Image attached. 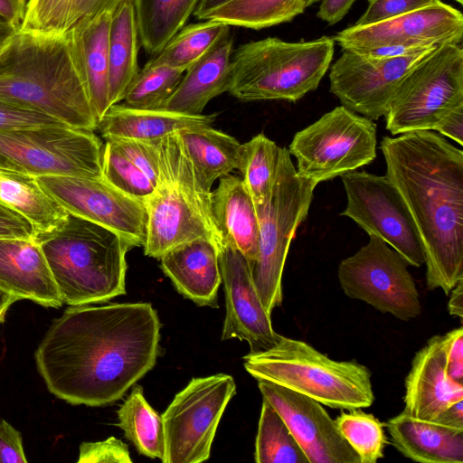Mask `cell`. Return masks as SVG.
Returning <instances> with one entry per match:
<instances>
[{
	"instance_id": "54",
	"label": "cell",
	"mask_w": 463,
	"mask_h": 463,
	"mask_svg": "<svg viewBox=\"0 0 463 463\" xmlns=\"http://www.w3.org/2000/svg\"><path fill=\"white\" fill-rule=\"evenodd\" d=\"M448 310L451 316L463 317V279L450 290Z\"/></svg>"
},
{
	"instance_id": "4",
	"label": "cell",
	"mask_w": 463,
	"mask_h": 463,
	"mask_svg": "<svg viewBox=\"0 0 463 463\" xmlns=\"http://www.w3.org/2000/svg\"><path fill=\"white\" fill-rule=\"evenodd\" d=\"M36 240L63 303L90 305L126 293V254L133 247L117 232L69 213L61 229Z\"/></svg>"
},
{
	"instance_id": "45",
	"label": "cell",
	"mask_w": 463,
	"mask_h": 463,
	"mask_svg": "<svg viewBox=\"0 0 463 463\" xmlns=\"http://www.w3.org/2000/svg\"><path fill=\"white\" fill-rule=\"evenodd\" d=\"M364 14L356 25H365L384 21L431 5L437 0H367Z\"/></svg>"
},
{
	"instance_id": "55",
	"label": "cell",
	"mask_w": 463,
	"mask_h": 463,
	"mask_svg": "<svg viewBox=\"0 0 463 463\" xmlns=\"http://www.w3.org/2000/svg\"><path fill=\"white\" fill-rule=\"evenodd\" d=\"M231 0H200L193 14L201 20L203 14Z\"/></svg>"
},
{
	"instance_id": "48",
	"label": "cell",
	"mask_w": 463,
	"mask_h": 463,
	"mask_svg": "<svg viewBox=\"0 0 463 463\" xmlns=\"http://www.w3.org/2000/svg\"><path fill=\"white\" fill-rule=\"evenodd\" d=\"M447 373L449 376L463 383V328L459 326L444 335Z\"/></svg>"
},
{
	"instance_id": "19",
	"label": "cell",
	"mask_w": 463,
	"mask_h": 463,
	"mask_svg": "<svg viewBox=\"0 0 463 463\" xmlns=\"http://www.w3.org/2000/svg\"><path fill=\"white\" fill-rule=\"evenodd\" d=\"M146 222L144 252L160 259L180 244L207 238L219 240L204 218L177 188L160 180L146 202Z\"/></svg>"
},
{
	"instance_id": "20",
	"label": "cell",
	"mask_w": 463,
	"mask_h": 463,
	"mask_svg": "<svg viewBox=\"0 0 463 463\" xmlns=\"http://www.w3.org/2000/svg\"><path fill=\"white\" fill-rule=\"evenodd\" d=\"M404 410L409 416L433 421L452 404L463 400V383L447 373L443 335H434L414 355L405 379Z\"/></svg>"
},
{
	"instance_id": "25",
	"label": "cell",
	"mask_w": 463,
	"mask_h": 463,
	"mask_svg": "<svg viewBox=\"0 0 463 463\" xmlns=\"http://www.w3.org/2000/svg\"><path fill=\"white\" fill-rule=\"evenodd\" d=\"M111 11L80 22L67 32L98 123L110 107L109 98V41Z\"/></svg>"
},
{
	"instance_id": "56",
	"label": "cell",
	"mask_w": 463,
	"mask_h": 463,
	"mask_svg": "<svg viewBox=\"0 0 463 463\" xmlns=\"http://www.w3.org/2000/svg\"><path fill=\"white\" fill-rule=\"evenodd\" d=\"M17 29L0 15V48L14 35Z\"/></svg>"
},
{
	"instance_id": "9",
	"label": "cell",
	"mask_w": 463,
	"mask_h": 463,
	"mask_svg": "<svg viewBox=\"0 0 463 463\" xmlns=\"http://www.w3.org/2000/svg\"><path fill=\"white\" fill-rule=\"evenodd\" d=\"M376 133L373 119L341 105L298 131L288 150L297 173L318 184L372 163Z\"/></svg>"
},
{
	"instance_id": "8",
	"label": "cell",
	"mask_w": 463,
	"mask_h": 463,
	"mask_svg": "<svg viewBox=\"0 0 463 463\" xmlns=\"http://www.w3.org/2000/svg\"><path fill=\"white\" fill-rule=\"evenodd\" d=\"M459 107H463V49L461 44H442L401 81L384 115L386 129L393 136L434 130L446 114Z\"/></svg>"
},
{
	"instance_id": "23",
	"label": "cell",
	"mask_w": 463,
	"mask_h": 463,
	"mask_svg": "<svg viewBox=\"0 0 463 463\" xmlns=\"http://www.w3.org/2000/svg\"><path fill=\"white\" fill-rule=\"evenodd\" d=\"M211 213L220 242L228 241L249 264L253 263L259 254L260 222L256 205L241 175L229 174L220 178L212 192Z\"/></svg>"
},
{
	"instance_id": "59",
	"label": "cell",
	"mask_w": 463,
	"mask_h": 463,
	"mask_svg": "<svg viewBox=\"0 0 463 463\" xmlns=\"http://www.w3.org/2000/svg\"><path fill=\"white\" fill-rule=\"evenodd\" d=\"M454 1H456L457 3H458V4H460V5H462V4H463V0H454Z\"/></svg>"
},
{
	"instance_id": "57",
	"label": "cell",
	"mask_w": 463,
	"mask_h": 463,
	"mask_svg": "<svg viewBox=\"0 0 463 463\" xmlns=\"http://www.w3.org/2000/svg\"><path fill=\"white\" fill-rule=\"evenodd\" d=\"M19 298L0 289V324L4 322L8 308Z\"/></svg>"
},
{
	"instance_id": "26",
	"label": "cell",
	"mask_w": 463,
	"mask_h": 463,
	"mask_svg": "<svg viewBox=\"0 0 463 463\" xmlns=\"http://www.w3.org/2000/svg\"><path fill=\"white\" fill-rule=\"evenodd\" d=\"M392 442L404 457L420 463H462L463 430L409 416L403 411L389 419Z\"/></svg>"
},
{
	"instance_id": "42",
	"label": "cell",
	"mask_w": 463,
	"mask_h": 463,
	"mask_svg": "<svg viewBox=\"0 0 463 463\" xmlns=\"http://www.w3.org/2000/svg\"><path fill=\"white\" fill-rule=\"evenodd\" d=\"M116 147L134 163L153 183L160 180L158 143L133 139H109Z\"/></svg>"
},
{
	"instance_id": "29",
	"label": "cell",
	"mask_w": 463,
	"mask_h": 463,
	"mask_svg": "<svg viewBox=\"0 0 463 463\" xmlns=\"http://www.w3.org/2000/svg\"><path fill=\"white\" fill-rule=\"evenodd\" d=\"M138 31L133 0L120 4L112 13L109 41V98L110 106L124 99L139 72Z\"/></svg>"
},
{
	"instance_id": "27",
	"label": "cell",
	"mask_w": 463,
	"mask_h": 463,
	"mask_svg": "<svg viewBox=\"0 0 463 463\" xmlns=\"http://www.w3.org/2000/svg\"><path fill=\"white\" fill-rule=\"evenodd\" d=\"M233 38H224L187 69L161 109L187 115L203 114L213 98L228 91Z\"/></svg>"
},
{
	"instance_id": "44",
	"label": "cell",
	"mask_w": 463,
	"mask_h": 463,
	"mask_svg": "<svg viewBox=\"0 0 463 463\" xmlns=\"http://www.w3.org/2000/svg\"><path fill=\"white\" fill-rule=\"evenodd\" d=\"M78 463H132L127 444L109 437L105 440L82 442Z\"/></svg>"
},
{
	"instance_id": "1",
	"label": "cell",
	"mask_w": 463,
	"mask_h": 463,
	"mask_svg": "<svg viewBox=\"0 0 463 463\" xmlns=\"http://www.w3.org/2000/svg\"><path fill=\"white\" fill-rule=\"evenodd\" d=\"M160 328L149 303L71 306L39 344L36 366L61 400L108 405L155 366Z\"/></svg>"
},
{
	"instance_id": "28",
	"label": "cell",
	"mask_w": 463,
	"mask_h": 463,
	"mask_svg": "<svg viewBox=\"0 0 463 463\" xmlns=\"http://www.w3.org/2000/svg\"><path fill=\"white\" fill-rule=\"evenodd\" d=\"M0 203L24 217L34 239L62 227L69 213L39 184L37 177L0 167Z\"/></svg>"
},
{
	"instance_id": "11",
	"label": "cell",
	"mask_w": 463,
	"mask_h": 463,
	"mask_svg": "<svg viewBox=\"0 0 463 463\" xmlns=\"http://www.w3.org/2000/svg\"><path fill=\"white\" fill-rule=\"evenodd\" d=\"M236 393L234 379L225 373L193 378L162 414L163 463H200L211 455L221 418Z\"/></svg>"
},
{
	"instance_id": "2",
	"label": "cell",
	"mask_w": 463,
	"mask_h": 463,
	"mask_svg": "<svg viewBox=\"0 0 463 463\" xmlns=\"http://www.w3.org/2000/svg\"><path fill=\"white\" fill-rule=\"evenodd\" d=\"M380 149L419 233L426 286L449 296L463 279V151L432 130L384 137Z\"/></svg>"
},
{
	"instance_id": "3",
	"label": "cell",
	"mask_w": 463,
	"mask_h": 463,
	"mask_svg": "<svg viewBox=\"0 0 463 463\" xmlns=\"http://www.w3.org/2000/svg\"><path fill=\"white\" fill-rule=\"evenodd\" d=\"M0 99L95 131L91 108L69 33L17 30L0 48Z\"/></svg>"
},
{
	"instance_id": "46",
	"label": "cell",
	"mask_w": 463,
	"mask_h": 463,
	"mask_svg": "<svg viewBox=\"0 0 463 463\" xmlns=\"http://www.w3.org/2000/svg\"><path fill=\"white\" fill-rule=\"evenodd\" d=\"M20 431L0 418V463H26Z\"/></svg>"
},
{
	"instance_id": "14",
	"label": "cell",
	"mask_w": 463,
	"mask_h": 463,
	"mask_svg": "<svg viewBox=\"0 0 463 463\" xmlns=\"http://www.w3.org/2000/svg\"><path fill=\"white\" fill-rule=\"evenodd\" d=\"M437 47L402 56L343 50L330 70V92L344 107L379 119L385 115L402 79Z\"/></svg>"
},
{
	"instance_id": "32",
	"label": "cell",
	"mask_w": 463,
	"mask_h": 463,
	"mask_svg": "<svg viewBox=\"0 0 463 463\" xmlns=\"http://www.w3.org/2000/svg\"><path fill=\"white\" fill-rule=\"evenodd\" d=\"M138 37L145 51L158 54L184 26L200 0H133Z\"/></svg>"
},
{
	"instance_id": "41",
	"label": "cell",
	"mask_w": 463,
	"mask_h": 463,
	"mask_svg": "<svg viewBox=\"0 0 463 463\" xmlns=\"http://www.w3.org/2000/svg\"><path fill=\"white\" fill-rule=\"evenodd\" d=\"M71 0H28L22 30L43 33L66 32Z\"/></svg>"
},
{
	"instance_id": "16",
	"label": "cell",
	"mask_w": 463,
	"mask_h": 463,
	"mask_svg": "<svg viewBox=\"0 0 463 463\" xmlns=\"http://www.w3.org/2000/svg\"><path fill=\"white\" fill-rule=\"evenodd\" d=\"M463 14L441 0L378 23L349 26L333 36L343 50L461 44Z\"/></svg>"
},
{
	"instance_id": "7",
	"label": "cell",
	"mask_w": 463,
	"mask_h": 463,
	"mask_svg": "<svg viewBox=\"0 0 463 463\" xmlns=\"http://www.w3.org/2000/svg\"><path fill=\"white\" fill-rule=\"evenodd\" d=\"M317 185L297 173L288 148L279 146L269 200L256 208L260 222L259 254L249 264L256 290L269 315L282 304V275L289 246L307 216Z\"/></svg>"
},
{
	"instance_id": "34",
	"label": "cell",
	"mask_w": 463,
	"mask_h": 463,
	"mask_svg": "<svg viewBox=\"0 0 463 463\" xmlns=\"http://www.w3.org/2000/svg\"><path fill=\"white\" fill-rule=\"evenodd\" d=\"M117 414L118 426L138 453L163 461L165 435L162 418L146 402L141 385L134 386Z\"/></svg>"
},
{
	"instance_id": "51",
	"label": "cell",
	"mask_w": 463,
	"mask_h": 463,
	"mask_svg": "<svg viewBox=\"0 0 463 463\" xmlns=\"http://www.w3.org/2000/svg\"><path fill=\"white\" fill-rule=\"evenodd\" d=\"M355 0H322L317 16L333 25L341 21Z\"/></svg>"
},
{
	"instance_id": "15",
	"label": "cell",
	"mask_w": 463,
	"mask_h": 463,
	"mask_svg": "<svg viewBox=\"0 0 463 463\" xmlns=\"http://www.w3.org/2000/svg\"><path fill=\"white\" fill-rule=\"evenodd\" d=\"M42 187L69 213L104 226L132 247L146 241V203L118 190L103 178L38 176Z\"/></svg>"
},
{
	"instance_id": "18",
	"label": "cell",
	"mask_w": 463,
	"mask_h": 463,
	"mask_svg": "<svg viewBox=\"0 0 463 463\" xmlns=\"http://www.w3.org/2000/svg\"><path fill=\"white\" fill-rule=\"evenodd\" d=\"M218 251L226 306L222 340L246 341L250 354L270 348L278 334L258 295L249 261L228 241H221Z\"/></svg>"
},
{
	"instance_id": "21",
	"label": "cell",
	"mask_w": 463,
	"mask_h": 463,
	"mask_svg": "<svg viewBox=\"0 0 463 463\" xmlns=\"http://www.w3.org/2000/svg\"><path fill=\"white\" fill-rule=\"evenodd\" d=\"M0 289L47 307L63 304L34 238H0Z\"/></svg>"
},
{
	"instance_id": "30",
	"label": "cell",
	"mask_w": 463,
	"mask_h": 463,
	"mask_svg": "<svg viewBox=\"0 0 463 463\" xmlns=\"http://www.w3.org/2000/svg\"><path fill=\"white\" fill-rule=\"evenodd\" d=\"M199 175L212 188L215 180L239 168L242 144L212 126L177 133Z\"/></svg>"
},
{
	"instance_id": "5",
	"label": "cell",
	"mask_w": 463,
	"mask_h": 463,
	"mask_svg": "<svg viewBox=\"0 0 463 463\" xmlns=\"http://www.w3.org/2000/svg\"><path fill=\"white\" fill-rule=\"evenodd\" d=\"M335 44L329 36L300 42L268 37L241 44L232 54L228 92L243 102H297L317 89Z\"/></svg>"
},
{
	"instance_id": "17",
	"label": "cell",
	"mask_w": 463,
	"mask_h": 463,
	"mask_svg": "<svg viewBox=\"0 0 463 463\" xmlns=\"http://www.w3.org/2000/svg\"><path fill=\"white\" fill-rule=\"evenodd\" d=\"M257 381L262 397L284 420L308 463H360L320 402L272 382Z\"/></svg>"
},
{
	"instance_id": "13",
	"label": "cell",
	"mask_w": 463,
	"mask_h": 463,
	"mask_svg": "<svg viewBox=\"0 0 463 463\" xmlns=\"http://www.w3.org/2000/svg\"><path fill=\"white\" fill-rule=\"evenodd\" d=\"M346 205L340 213L369 236L381 239L409 265L424 264L421 241L412 217L397 188L386 177L365 171L343 175Z\"/></svg>"
},
{
	"instance_id": "22",
	"label": "cell",
	"mask_w": 463,
	"mask_h": 463,
	"mask_svg": "<svg viewBox=\"0 0 463 463\" xmlns=\"http://www.w3.org/2000/svg\"><path fill=\"white\" fill-rule=\"evenodd\" d=\"M161 268L175 288L198 306L218 307L222 283L218 247L207 238L196 239L167 250Z\"/></svg>"
},
{
	"instance_id": "53",
	"label": "cell",
	"mask_w": 463,
	"mask_h": 463,
	"mask_svg": "<svg viewBox=\"0 0 463 463\" xmlns=\"http://www.w3.org/2000/svg\"><path fill=\"white\" fill-rule=\"evenodd\" d=\"M434 420L450 428L463 430V400L449 406Z\"/></svg>"
},
{
	"instance_id": "37",
	"label": "cell",
	"mask_w": 463,
	"mask_h": 463,
	"mask_svg": "<svg viewBox=\"0 0 463 463\" xmlns=\"http://www.w3.org/2000/svg\"><path fill=\"white\" fill-rule=\"evenodd\" d=\"M257 463H308L284 420L265 399H262L255 442Z\"/></svg>"
},
{
	"instance_id": "10",
	"label": "cell",
	"mask_w": 463,
	"mask_h": 463,
	"mask_svg": "<svg viewBox=\"0 0 463 463\" xmlns=\"http://www.w3.org/2000/svg\"><path fill=\"white\" fill-rule=\"evenodd\" d=\"M102 149L94 131L67 125L0 132V155L10 169L36 177L102 178Z\"/></svg>"
},
{
	"instance_id": "36",
	"label": "cell",
	"mask_w": 463,
	"mask_h": 463,
	"mask_svg": "<svg viewBox=\"0 0 463 463\" xmlns=\"http://www.w3.org/2000/svg\"><path fill=\"white\" fill-rule=\"evenodd\" d=\"M279 153V146L262 133L242 144L238 170L256 208L263 206L269 200Z\"/></svg>"
},
{
	"instance_id": "40",
	"label": "cell",
	"mask_w": 463,
	"mask_h": 463,
	"mask_svg": "<svg viewBox=\"0 0 463 463\" xmlns=\"http://www.w3.org/2000/svg\"><path fill=\"white\" fill-rule=\"evenodd\" d=\"M102 178L122 193L146 203L155 190L150 179L109 140L103 145Z\"/></svg>"
},
{
	"instance_id": "38",
	"label": "cell",
	"mask_w": 463,
	"mask_h": 463,
	"mask_svg": "<svg viewBox=\"0 0 463 463\" xmlns=\"http://www.w3.org/2000/svg\"><path fill=\"white\" fill-rule=\"evenodd\" d=\"M184 73L182 70L148 61L129 86L122 104L134 109H161Z\"/></svg>"
},
{
	"instance_id": "50",
	"label": "cell",
	"mask_w": 463,
	"mask_h": 463,
	"mask_svg": "<svg viewBox=\"0 0 463 463\" xmlns=\"http://www.w3.org/2000/svg\"><path fill=\"white\" fill-rule=\"evenodd\" d=\"M434 131L463 145V107L446 114L435 126Z\"/></svg>"
},
{
	"instance_id": "47",
	"label": "cell",
	"mask_w": 463,
	"mask_h": 463,
	"mask_svg": "<svg viewBox=\"0 0 463 463\" xmlns=\"http://www.w3.org/2000/svg\"><path fill=\"white\" fill-rule=\"evenodd\" d=\"M127 0H71L69 7L66 31L76 24L90 19L102 12H113Z\"/></svg>"
},
{
	"instance_id": "39",
	"label": "cell",
	"mask_w": 463,
	"mask_h": 463,
	"mask_svg": "<svg viewBox=\"0 0 463 463\" xmlns=\"http://www.w3.org/2000/svg\"><path fill=\"white\" fill-rule=\"evenodd\" d=\"M335 421L360 463H375L384 457L387 437L383 424L373 414L354 409L342 412Z\"/></svg>"
},
{
	"instance_id": "52",
	"label": "cell",
	"mask_w": 463,
	"mask_h": 463,
	"mask_svg": "<svg viewBox=\"0 0 463 463\" xmlns=\"http://www.w3.org/2000/svg\"><path fill=\"white\" fill-rule=\"evenodd\" d=\"M28 0H0V15L17 30L24 22Z\"/></svg>"
},
{
	"instance_id": "24",
	"label": "cell",
	"mask_w": 463,
	"mask_h": 463,
	"mask_svg": "<svg viewBox=\"0 0 463 463\" xmlns=\"http://www.w3.org/2000/svg\"><path fill=\"white\" fill-rule=\"evenodd\" d=\"M218 114L187 115L163 109H134L124 104L111 105L98 123L105 140L133 139L159 143L183 130L212 126Z\"/></svg>"
},
{
	"instance_id": "31",
	"label": "cell",
	"mask_w": 463,
	"mask_h": 463,
	"mask_svg": "<svg viewBox=\"0 0 463 463\" xmlns=\"http://www.w3.org/2000/svg\"><path fill=\"white\" fill-rule=\"evenodd\" d=\"M158 152L160 180L177 188L188 198L220 242L211 213V187L197 172L177 133L162 139L158 143Z\"/></svg>"
},
{
	"instance_id": "58",
	"label": "cell",
	"mask_w": 463,
	"mask_h": 463,
	"mask_svg": "<svg viewBox=\"0 0 463 463\" xmlns=\"http://www.w3.org/2000/svg\"><path fill=\"white\" fill-rule=\"evenodd\" d=\"M0 167L10 169V166H9L7 161L1 155H0Z\"/></svg>"
},
{
	"instance_id": "33",
	"label": "cell",
	"mask_w": 463,
	"mask_h": 463,
	"mask_svg": "<svg viewBox=\"0 0 463 463\" xmlns=\"http://www.w3.org/2000/svg\"><path fill=\"white\" fill-rule=\"evenodd\" d=\"M321 0H231L203 14L228 25L260 30L291 22Z\"/></svg>"
},
{
	"instance_id": "35",
	"label": "cell",
	"mask_w": 463,
	"mask_h": 463,
	"mask_svg": "<svg viewBox=\"0 0 463 463\" xmlns=\"http://www.w3.org/2000/svg\"><path fill=\"white\" fill-rule=\"evenodd\" d=\"M229 35L230 25L222 22L206 19L191 24L184 26L149 61L185 71Z\"/></svg>"
},
{
	"instance_id": "6",
	"label": "cell",
	"mask_w": 463,
	"mask_h": 463,
	"mask_svg": "<svg viewBox=\"0 0 463 463\" xmlns=\"http://www.w3.org/2000/svg\"><path fill=\"white\" fill-rule=\"evenodd\" d=\"M245 370L334 409L370 407L371 372L356 361H335L307 343L277 335L274 345L243 357Z\"/></svg>"
},
{
	"instance_id": "43",
	"label": "cell",
	"mask_w": 463,
	"mask_h": 463,
	"mask_svg": "<svg viewBox=\"0 0 463 463\" xmlns=\"http://www.w3.org/2000/svg\"><path fill=\"white\" fill-rule=\"evenodd\" d=\"M52 125L65 124L48 115L0 99V132Z\"/></svg>"
},
{
	"instance_id": "12",
	"label": "cell",
	"mask_w": 463,
	"mask_h": 463,
	"mask_svg": "<svg viewBox=\"0 0 463 463\" xmlns=\"http://www.w3.org/2000/svg\"><path fill=\"white\" fill-rule=\"evenodd\" d=\"M407 261L387 243L369 236V241L338 266L344 293L382 313L410 321L421 313L420 294Z\"/></svg>"
},
{
	"instance_id": "49",
	"label": "cell",
	"mask_w": 463,
	"mask_h": 463,
	"mask_svg": "<svg viewBox=\"0 0 463 463\" xmlns=\"http://www.w3.org/2000/svg\"><path fill=\"white\" fill-rule=\"evenodd\" d=\"M34 238L32 225L14 211L0 203V238Z\"/></svg>"
}]
</instances>
